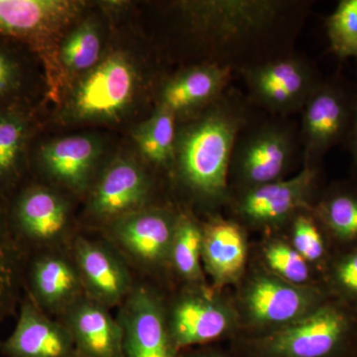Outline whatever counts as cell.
Masks as SVG:
<instances>
[{
  "label": "cell",
  "instance_id": "e575fe53",
  "mask_svg": "<svg viewBox=\"0 0 357 357\" xmlns=\"http://www.w3.org/2000/svg\"><path fill=\"white\" fill-rule=\"evenodd\" d=\"M189 357H227V356H222V354H213V352H203V354H194V356H191Z\"/></svg>",
  "mask_w": 357,
  "mask_h": 357
},
{
  "label": "cell",
  "instance_id": "d4e9b609",
  "mask_svg": "<svg viewBox=\"0 0 357 357\" xmlns=\"http://www.w3.org/2000/svg\"><path fill=\"white\" fill-rule=\"evenodd\" d=\"M177 133V116L159 105L153 115L136 129L135 141L145 158L166 166L174 161Z\"/></svg>",
  "mask_w": 357,
  "mask_h": 357
},
{
  "label": "cell",
  "instance_id": "9a60e30c",
  "mask_svg": "<svg viewBox=\"0 0 357 357\" xmlns=\"http://www.w3.org/2000/svg\"><path fill=\"white\" fill-rule=\"evenodd\" d=\"M4 357H72L76 347L67 326L54 321L27 295L20 304L13 332L0 342Z\"/></svg>",
  "mask_w": 357,
  "mask_h": 357
},
{
  "label": "cell",
  "instance_id": "30bf717a",
  "mask_svg": "<svg viewBox=\"0 0 357 357\" xmlns=\"http://www.w3.org/2000/svg\"><path fill=\"white\" fill-rule=\"evenodd\" d=\"M328 299L321 289L260 276L248 286L244 303L253 323L279 328L305 318Z\"/></svg>",
  "mask_w": 357,
  "mask_h": 357
},
{
  "label": "cell",
  "instance_id": "8fae6325",
  "mask_svg": "<svg viewBox=\"0 0 357 357\" xmlns=\"http://www.w3.org/2000/svg\"><path fill=\"white\" fill-rule=\"evenodd\" d=\"M24 290L42 311L60 318L86 296L76 263L59 250L27 256Z\"/></svg>",
  "mask_w": 357,
  "mask_h": 357
},
{
  "label": "cell",
  "instance_id": "d6986e66",
  "mask_svg": "<svg viewBox=\"0 0 357 357\" xmlns=\"http://www.w3.org/2000/svg\"><path fill=\"white\" fill-rule=\"evenodd\" d=\"M234 70L215 64L192 66L167 82L160 96V107L176 116L202 112L229 89Z\"/></svg>",
  "mask_w": 357,
  "mask_h": 357
},
{
  "label": "cell",
  "instance_id": "1f68e13d",
  "mask_svg": "<svg viewBox=\"0 0 357 357\" xmlns=\"http://www.w3.org/2000/svg\"><path fill=\"white\" fill-rule=\"evenodd\" d=\"M293 244L307 262H321L326 255L323 232L314 218L298 213L293 222Z\"/></svg>",
  "mask_w": 357,
  "mask_h": 357
},
{
  "label": "cell",
  "instance_id": "277c9868",
  "mask_svg": "<svg viewBox=\"0 0 357 357\" xmlns=\"http://www.w3.org/2000/svg\"><path fill=\"white\" fill-rule=\"evenodd\" d=\"M292 126L280 121L244 128L234 147L230 173L244 191L283 180L297 155L298 143Z\"/></svg>",
  "mask_w": 357,
  "mask_h": 357
},
{
  "label": "cell",
  "instance_id": "7c38bea8",
  "mask_svg": "<svg viewBox=\"0 0 357 357\" xmlns=\"http://www.w3.org/2000/svg\"><path fill=\"white\" fill-rule=\"evenodd\" d=\"M177 220L161 208H141L110 223V236L131 261L158 266L170 257Z\"/></svg>",
  "mask_w": 357,
  "mask_h": 357
},
{
  "label": "cell",
  "instance_id": "4fadbf2b",
  "mask_svg": "<svg viewBox=\"0 0 357 357\" xmlns=\"http://www.w3.org/2000/svg\"><path fill=\"white\" fill-rule=\"evenodd\" d=\"M86 295L107 309L121 306L134 286L126 262L109 244L77 237L72 244Z\"/></svg>",
  "mask_w": 357,
  "mask_h": 357
},
{
  "label": "cell",
  "instance_id": "d590c367",
  "mask_svg": "<svg viewBox=\"0 0 357 357\" xmlns=\"http://www.w3.org/2000/svg\"><path fill=\"white\" fill-rule=\"evenodd\" d=\"M72 357H84V356H81V354H75V356H72Z\"/></svg>",
  "mask_w": 357,
  "mask_h": 357
},
{
  "label": "cell",
  "instance_id": "7402d4cb",
  "mask_svg": "<svg viewBox=\"0 0 357 357\" xmlns=\"http://www.w3.org/2000/svg\"><path fill=\"white\" fill-rule=\"evenodd\" d=\"M98 147L88 136H70L43 147L41 159L52 177L70 190L89 187L98 159Z\"/></svg>",
  "mask_w": 357,
  "mask_h": 357
},
{
  "label": "cell",
  "instance_id": "5b68a950",
  "mask_svg": "<svg viewBox=\"0 0 357 357\" xmlns=\"http://www.w3.org/2000/svg\"><path fill=\"white\" fill-rule=\"evenodd\" d=\"M241 75L251 102L282 116L302 110L321 81L309 61L294 53Z\"/></svg>",
  "mask_w": 357,
  "mask_h": 357
},
{
  "label": "cell",
  "instance_id": "44dd1931",
  "mask_svg": "<svg viewBox=\"0 0 357 357\" xmlns=\"http://www.w3.org/2000/svg\"><path fill=\"white\" fill-rule=\"evenodd\" d=\"M248 256L245 234L236 222L215 218L203 227L202 260L215 283H231L244 269Z\"/></svg>",
  "mask_w": 357,
  "mask_h": 357
},
{
  "label": "cell",
  "instance_id": "3957f363",
  "mask_svg": "<svg viewBox=\"0 0 357 357\" xmlns=\"http://www.w3.org/2000/svg\"><path fill=\"white\" fill-rule=\"evenodd\" d=\"M249 357H356L357 312L337 300L250 340Z\"/></svg>",
  "mask_w": 357,
  "mask_h": 357
},
{
  "label": "cell",
  "instance_id": "9c48e42d",
  "mask_svg": "<svg viewBox=\"0 0 357 357\" xmlns=\"http://www.w3.org/2000/svg\"><path fill=\"white\" fill-rule=\"evenodd\" d=\"M137 76L126 56L114 54L96 66L75 91L72 112L79 119H109L132 100Z\"/></svg>",
  "mask_w": 357,
  "mask_h": 357
},
{
  "label": "cell",
  "instance_id": "603a6c76",
  "mask_svg": "<svg viewBox=\"0 0 357 357\" xmlns=\"http://www.w3.org/2000/svg\"><path fill=\"white\" fill-rule=\"evenodd\" d=\"M26 261L27 255L0 210V325L20 306L24 290Z\"/></svg>",
  "mask_w": 357,
  "mask_h": 357
},
{
  "label": "cell",
  "instance_id": "ac0fdd59",
  "mask_svg": "<svg viewBox=\"0 0 357 357\" xmlns=\"http://www.w3.org/2000/svg\"><path fill=\"white\" fill-rule=\"evenodd\" d=\"M60 321L69 330L77 354L84 357H126L119 319L88 296L75 303Z\"/></svg>",
  "mask_w": 357,
  "mask_h": 357
},
{
  "label": "cell",
  "instance_id": "52a82bcc",
  "mask_svg": "<svg viewBox=\"0 0 357 357\" xmlns=\"http://www.w3.org/2000/svg\"><path fill=\"white\" fill-rule=\"evenodd\" d=\"M69 210L55 192L34 185L18 197L8 220L16 241L26 255L57 250L69 229Z\"/></svg>",
  "mask_w": 357,
  "mask_h": 357
},
{
  "label": "cell",
  "instance_id": "e0dca14e",
  "mask_svg": "<svg viewBox=\"0 0 357 357\" xmlns=\"http://www.w3.org/2000/svg\"><path fill=\"white\" fill-rule=\"evenodd\" d=\"M149 191V180L137 163L130 160H116L93 188L89 198V211L98 220L114 222L144 208Z\"/></svg>",
  "mask_w": 357,
  "mask_h": 357
},
{
  "label": "cell",
  "instance_id": "7a4b0ae2",
  "mask_svg": "<svg viewBox=\"0 0 357 357\" xmlns=\"http://www.w3.org/2000/svg\"><path fill=\"white\" fill-rule=\"evenodd\" d=\"M249 122L246 102L227 89L178 130L174 155L178 175L199 198L215 203L227 198L232 154Z\"/></svg>",
  "mask_w": 357,
  "mask_h": 357
},
{
  "label": "cell",
  "instance_id": "ffe728a7",
  "mask_svg": "<svg viewBox=\"0 0 357 357\" xmlns=\"http://www.w3.org/2000/svg\"><path fill=\"white\" fill-rule=\"evenodd\" d=\"M82 3L69 0H0V33L34 36L74 20Z\"/></svg>",
  "mask_w": 357,
  "mask_h": 357
},
{
  "label": "cell",
  "instance_id": "d6a6232c",
  "mask_svg": "<svg viewBox=\"0 0 357 357\" xmlns=\"http://www.w3.org/2000/svg\"><path fill=\"white\" fill-rule=\"evenodd\" d=\"M15 82V67L11 61L0 52V96L10 91Z\"/></svg>",
  "mask_w": 357,
  "mask_h": 357
},
{
  "label": "cell",
  "instance_id": "ba28073f",
  "mask_svg": "<svg viewBox=\"0 0 357 357\" xmlns=\"http://www.w3.org/2000/svg\"><path fill=\"white\" fill-rule=\"evenodd\" d=\"M119 307L117 319L123 331L124 356L180 357L163 305L149 288L133 287Z\"/></svg>",
  "mask_w": 357,
  "mask_h": 357
},
{
  "label": "cell",
  "instance_id": "4316f807",
  "mask_svg": "<svg viewBox=\"0 0 357 357\" xmlns=\"http://www.w3.org/2000/svg\"><path fill=\"white\" fill-rule=\"evenodd\" d=\"M326 30L337 57L357 60V0H340L326 20Z\"/></svg>",
  "mask_w": 357,
  "mask_h": 357
},
{
  "label": "cell",
  "instance_id": "484cf974",
  "mask_svg": "<svg viewBox=\"0 0 357 357\" xmlns=\"http://www.w3.org/2000/svg\"><path fill=\"white\" fill-rule=\"evenodd\" d=\"M202 250L203 227L190 215H178L169 260L185 280L195 283L203 278Z\"/></svg>",
  "mask_w": 357,
  "mask_h": 357
},
{
  "label": "cell",
  "instance_id": "6da1fadb",
  "mask_svg": "<svg viewBox=\"0 0 357 357\" xmlns=\"http://www.w3.org/2000/svg\"><path fill=\"white\" fill-rule=\"evenodd\" d=\"M311 2L294 0H206L181 4L203 36L206 64L243 73L294 53V42Z\"/></svg>",
  "mask_w": 357,
  "mask_h": 357
},
{
  "label": "cell",
  "instance_id": "8d00e7d4",
  "mask_svg": "<svg viewBox=\"0 0 357 357\" xmlns=\"http://www.w3.org/2000/svg\"><path fill=\"white\" fill-rule=\"evenodd\" d=\"M356 357H357V351H356Z\"/></svg>",
  "mask_w": 357,
  "mask_h": 357
},
{
  "label": "cell",
  "instance_id": "83f0119b",
  "mask_svg": "<svg viewBox=\"0 0 357 357\" xmlns=\"http://www.w3.org/2000/svg\"><path fill=\"white\" fill-rule=\"evenodd\" d=\"M100 33L95 25L84 23L65 40L60 56L63 65L70 72H84L98 64L100 55Z\"/></svg>",
  "mask_w": 357,
  "mask_h": 357
},
{
  "label": "cell",
  "instance_id": "cb8c5ba5",
  "mask_svg": "<svg viewBox=\"0 0 357 357\" xmlns=\"http://www.w3.org/2000/svg\"><path fill=\"white\" fill-rule=\"evenodd\" d=\"M317 220L337 243L357 244V191L349 187L333 188L316 208Z\"/></svg>",
  "mask_w": 357,
  "mask_h": 357
},
{
  "label": "cell",
  "instance_id": "5bb4252c",
  "mask_svg": "<svg viewBox=\"0 0 357 357\" xmlns=\"http://www.w3.org/2000/svg\"><path fill=\"white\" fill-rule=\"evenodd\" d=\"M318 167L304 166L294 177L244 191L237 213L251 223L278 225L309 206L319 178Z\"/></svg>",
  "mask_w": 357,
  "mask_h": 357
},
{
  "label": "cell",
  "instance_id": "836d02e7",
  "mask_svg": "<svg viewBox=\"0 0 357 357\" xmlns=\"http://www.w3.org/2000/svg\"><path fill=\"white\" fill-rule=\"evenodd\" d=\"M345 140L347 141L354 167L357 170V88L356 91H352L351 123Z\"/></svg>",
  "mask_w": 357,
  "mask_h": 357
},
{
  "label": "cell",
  "instance_id": "4dcf8cb0",
  "mask_svg": "<svg viewBox=\"0 0 357 357\" xmlns=\"http://www.w3.org/2000/svg\"><path fill=\"white\" fill-rule=\"evenodd\" d=\"M23 137V122L14 115L0 114V181L15 175Z\"/></svg>",
  "mask_w": 357,
  "mask_h": 357
},
{
  "label": "cell",
  "instance_id": "8992f818",
  "mask_svg": "<svg viewBox=\"0 0 357 357\" xmlns=\"http://www.w3.org/2000/svg\"><path fill=\"white\" fill-rule=\"evenodd\" d=\"M352 91L337 79L321 81L303 107L300 143L304 166L318 167L331 148L345 140L351 123Z\"/></svg>",
  "mask_w": 357,
  "mask_h": 357
},
{
  "label": "cell",
  "instance_id": "f546056e",
  "mask_svg": "<svg viewBox=\"0 0 357 357\" xmlns=\"http://www.w3.org/2000/svg\"><path fill=\"white\" fill-rule=\"evenodd\" d=\"M330 280L337 301L357 312V244L349 246L332 263Z\"/></svg>",
  "mask_w": 357,
  "mask_h": 357
},
{
  "label": "cell",
  "instance_id": "f1b7e54d",
  "mask_svg": "<svg viewBox=\"0 0 357 357\" xmlns=\"http://www.w3.org/2000/svg\"><path fill=\"white\" fill-rule=\"evenodd\" d=\"M267 264L283 280L295 285H303L309 280V262L296 249L282 241H275L265 249Z\"/></svg>",
  "mask_w": 357,
  "mask_h": 357
},
{
  "label": "cell",
  "instance_id": "2e32d148",
  "mask_svg": "<svg viewBox=\"0 0 357 357\" xmlns=\"http://www.w3.org/2000/svg\"><path fill=\"white\" fill-rule=\"evenodd\" d=\"M167 319L178 351L215 342L231 330L234 321V314L227 305L199 290L183 294Z\"/></svg>",
  "mask_w": 357,
  "mask_h": 357
}]
</instances>
